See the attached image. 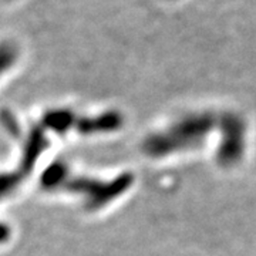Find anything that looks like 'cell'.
<instances>
[{
	"instance_id": "1",
	"label": "cell",
	"mask_w": 256,
	"mask_h": 256,
	"mask_svg": "<svg viewBox=\"0 0 256 256\" xmlns=\"http://www.w3.org/2000/svg\"><path fill=\"white\" fill-rule=\"evenodd\" d=\"M131 182H132L131 175H121L118 180L108 184L80 178L77 175H70L68 170L60 162L50 166L42 178V184L47 190L66 188L77 192L82 191L87 196L90 208H98L101 205L107 204L121 192L126 191Z\"/></svg>"
},
{
	"instance_id": "2",
	"label": "cell",
	"mask_w": 256,
	"mask_h": 256,
	"mask_svg": "<svg viewBox=\"0 0 256 256\" xmlns=\"http://www.w3.org/2000/svg\"><path fill=\"white\" fill-rule=\"evenodd\" d=\"M18 58V48L10 44V43H3L0 44V76L9 70L13 63Z\"/></svg>"
},
{
	"instance_id": "3",
	"label": "cell",
	"mask_w": 256,
	"mask_h": 256,
	"mask_svg": "<svg viewBox=\"0 0 256 256\" xmlns=\"http://www.w3.org/2000/svg\"><path fill=\"white\" fill-rule=\"evenodd\" d=\"M8 238H9V229H8V226L0 224V242L6 240Z\"/></svg>"
}]
</instances>
